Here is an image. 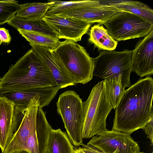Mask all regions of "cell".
I'll return each mask as SVG.
<instances>
[{"label":"cell","mask_w":153,"mask_h":153,"mask_svg":"<svg viewBox=\"0 0 153 153\" xmlns=\"http://www.w3.org/2000/svg\"><path fill=\"white\" fill-rule=\"evenodd\" d=\"M153 79L149 76L125 90L115 108L112 130L131 134L153 117Z\"/></svg>","instance_id":"obj_1"},{"label":"cell","mask_w":153,"mask_h":153,"mask_svg":"<svg viewBox=\"0 0 153 153\" xmlns=\"http://www.w3.org/2000/svg\"><path fill=\"white\" fill-rule=\"evenodd\" d=\"M57 85L42 59L32 48L9 67L0 81V92L28 90Z\"/></svg>","instance_id":"obj_2"},{"label":"cell","mask_w":153,"mask_h":153,"mask_svg":"<svg viewBox=\"0 0 153 153\" xmlns=\"http://www.w3.org/2000/svg\"><path fill=\"white\" fill-rule=\"evenodd\" d=\"M67 73L76 83L85 84L93 78L94 63L85 48L76 42L66 40L53 50Z\"/></svg>","instance_id":"obj_3"},{"label":"cell","mask_w":153,"mask_h":153,"mask_svg":"<svg viewBox=\"0 0 153 153\" xmlns=\"http://www.w3.org/2000/svg\"><path fill=\"white\" fill-rule=\"evenodd\" d=\"M83 139L108 130L106 120L113 108L106 97L103 80L93 87L88 98L83 102Z\"/></svg>","instance_id":"obj_4"},{"label":"cell","mask_w":153,"mask_h":153,"mask_svg":"<svg viewBox=\"0 0 153 153\" xmlns=\"http://www.w3.org/2000/svg\"><path fill=\"white\" fill-rule=\"evenodd\" d=\"M56 105L57 113L62 117L71 141L76 147L81 146L84 124L82 99L74 91H68L59 95Z\"/></svg>","instance_id":"obj_5"},{"label":"cell","mask_w":153,"mask_h":153,"mask_svg":"<svg viewBox=\"0 0 153 153\" xmlns=\"http://www.w3.org/2000/svg\"><path fill=\"white\" fill-rule=\"evenodd\" d=\"M132 51H104L93 58V76L102 79L121 75L122 83L125 87L131 85L130 76L132 71Z\"/></svg>","instance_id":"obj_6"},{"label":"cell","mask_w":153,"mask_h":153,"mask_svg":"<svg viewBox=\"0 0 153 153\" xmlns=\"http://www.w3.org/2000/svg\"><path fill=\"white\" fill-rule=\"evenodd\" d=\"M117 41L145 37L153 30V24L133 14L120 11L101 25Z\"/></svg>","instance_id":"obj_7"},{"label":"cell","mask_w":153,"mask_h":153,"mask_svg":"<svg viewBox=\"0 0 153 153\" xmlns=\"http://www.w3.org/2000/svg\"><path fill=\"white\" fill-rule=\"evenodd\" d=\"M97 148L104 153H138L140 147L130 134L108 130L93 137L87 144Z\"/></svg>","instance_id":"obj_8"},{"label":"cell","mask_w":153,"mask_h":153,"mask_svg":"<svg viewBox=\"0 0 153 153\" xmlns=\"http://www.w3.org/2000/svg\"><path fill=\"white\" fill-rule=\"evenodd\" d=\"M39 97L31 99L23 112L19 127L2 153H22L28 138L36 127V117Z\"/></svg>","instance_id":"obj_9"},{"label":"cell","mask_w":153,"mask_h":153,"mask_svg":"<svg viewBox=\"0 0 153 153\" xmlns=\"http://www.w3.org/2000/svg\"><path fill=\"white\" fill-rule=\"evenodd\" d=\"M59 39L75 42L81 40L93 23L79 19L56 15L45 16L42 19Z\"/></svg>","instance_id":"obj_10"},{"label":"cell","mask_w":153,"mask_h":153,"mask_svg":"<svg viewBox=\"0 0 153 153\" xmlns=\"http://www.w3.org/2000/svg\"><path fill=\"white\" fill-rule=\"evenodd\" d=\"M23 115L14 103L0 96V148L2 152L17 130Z\"/></svg>","instance_id":"obj_11"},{"label":"cell","mask_w":153,"mask_h":153,"mask_svg":"<svg viewBox=\"0 0 153 153\" xmlns=\"http://www.w3.org/2000/svg\"><path fill=\"white\" fill-rule=\"evenodd\" d=\"M120 11L108 4L99 0H89L84 7L56 15L79 19L93 23L101 24Z\"/></svg>","instance_id":"obj_12"},{"label":"cell","mask_w":153,"mask_h":153,"mask_svg":"<svg viewBox=\"0 0 153 153\" xmlns=\"http://www.w3.org/2000/svg\"><path fill=\"white\" fill-rule=\"evenodd\" d=\"M132 71L142 77L153 74V30L137 44L132 51Z\"/></svg>","instance_id":"obj_13"},{"label":"cell","mask_w":153,"mask_h":153,"mask_svg":"<svg viewBox=\"0 0 153 153\" xmlns=\"http://www.w3.org/2000/svg\"><path fill=\"white\" fill-rule=\"evenodd\" d=\"M60 89L57 86L38 88L24 91L0 92V96L13 102L16 107L21 108H26L31 99L39 97V106L42 108L48 105Z\"/></svg>","instance_id":"obj_14"},{"label":"cell","mask_w":153,"mask_h":153,"mask_svg":"<svg viewBox=\"0 0 153 153\" xmlns=\"http://www.w3.org/2000/svg\"><path fill=\"white\" fill-rule=\"evenodd\" d=\"M52 128L42 108L39 106L36 128L29 137L26 147L22 153H47L48 143Z\"/></svg>","instance_id":"obj_15"},{"label":"cell","mask_w":153,"mask_h":153,"mask_svg":"<svg viewBox=\"0 0 153 153\" xmlns=\"http://www.w3.org/2000/svg\"><path fill=\"white\" fill-rule=\"evenodd\" d=\"M32 48L43 60L56 84L60 89L76 85L54 55L53 50L38 45H31Z\"/></svg>","instance_id":"obj_16"},{"label":"cell","mask_w":153,"mask_h":153,"mask_svg":"<svg viewBox=\"0 0 153 153\" xmlns=\"http://www.w3.org/2000/svg\"><path fill=\"white\" fill-rule=\"evenodd\" d=\"M16 29L32 32L56 39H59L46 22L42 19L36 20H24L14 15L7 23Z\"/></svg>","instance_id":"obj_17"},{"label":"cell","mask_w":153,"mask_h":153,"mask_svg":"<svg viewBox=\"0 0 153 153\" xmlns=\"http://www.w3.org/2000/svg\"><path fill=\"white\" fill-rule=\"evenodd\" d=\"M74 147L66 133L60 128L51 130L47 153H74Z\"/></svg>","instance_id":"obj_18"},{"label":"cell","mask_w":153,"mask_h":153,"mask_svg":"<svg viewBox=\"0 0 153 153\" xmlns=\"http://www.w3.org/2000/svg\"><path fill=\"white\" fill-rule=\"evenodd\" d=\"M108 4L117 9L120 11L133 14L153 24V10L141 2L132 1H120Z\"/></svg>","instance_id":"obj_19"},{"label":"cell","mask_w":153,"mask_h":153,"mask_svg":"<svg viewBox=\"0 0 153 153\" xmlns=\"http://www.w3.org/2000/svg\"><path fill=\"white\" fill-rule=\"evenodd\" d=\"M89 36V41L100 49L112 51L117 47V42L114 39L107 29L100 24L95 25L91 27Z\"/></svg>","instance_id":"obj_20"},{"label":"cell","mask_w":153,"mask_h":153,"mask_svg":"<svg viewBox=\"0 0 153 153\" xmlns=\"http://www.w3.org/2000/svg\"><path fill=\"white\" fill-rule=\"evenodd\" d=\"M120 74L108 77L103 80L106 97L111 106L114 109L117 107L125 90Z\"/></svg>","instance_id":"obj_21"},{"label":"cell","mask_w":153,"mask_h":153,"mask_svg":"<svg viewBox=\"0 0 153 153\" xmlns=\"http://www.w3.org/2000/svg\"><path fill=\"white\" fill-rule=\"evenodd\" d=\"M51 4L50 2H33L22 4L16 16L22 19L28 20H40L45 15Z\"/></svg>","instance_id":"obj_22"},{"label":"cell","mask_w":153,"mask_h":153,"mask_svg":"<svg viewBox=\"0 0 153 153\" xmlns=\"http://www.w3.org/2000/svg\"><path fill=\"white\" fill-rule=\"evenodd\" d=\"M17 30L29 42L30 46H40L54 50L58 47L60 42L59 39H54L37 33L21 29Z\"/></svg>","instance_id":"obj_23"},{"label":"cell","mask_w":153,"mask_h":153,"mask_svg":"<svg viewBox=\"0 0 153 153\" xmlns=\"http://www.w3.org/2000/svg\"><path fill=\"white\" fill-rule=\"evenodd\" d=\"M21 5L15 0H0V25L7 23L19 11Z\"/></svg>","instance_id":"obj_24"},{"label":"cell","mask_w":153,"mask_h":153,"mask_svg":"<svg viewBox=\"0 0 153 153\" xmlns=\"http://www.w3.org/2000/svg\"><path fill=\"white\" fill-rule=\"evenodd\" d=\"M147 136V137L149 138L152 145L153 142V117L142 128Z\"/></svg>","instance_id":"obj_25"},{"label":"cell","mask_w":153,"mask_h":153,"mask_svg":"<svg viewBox=\"0 0 153 153\" xmlns=\"http://www.w3.org/2000/svg\"><path fill=\"white\" fill-rule=\"evenodd\" d=\"M11 40L8 30L4 27H0V45L3 43H9Z\"/></svg>","instance_id":"obj_26"},{"label":"cell","mask_w":153,"mask_h":153,"mask_svg":"<svg viewBox=\"0 0 153 153\" xmlns=\"http://www.w3.org/2000/svg\"><path fill=\"white\" fill-rule=\"evenodd\" d=\"M81 146L88 153H104L98 148L91 145H86L82 143Z\"/></svg>","instance_id":"obj_27"},{"label":"cell","mask_w":153,"mask_h":153,"mask_svg":"<svg viewBox=\"0 0 153 153\" xmlns=\"http://www.w3.org/2000/svg\"><path fill=\"white\" fill-rule=\"evenodd\" d=\"M146 153L144 152H139V153Z\"/></svg>","instance_id":"obj_28"},{"label":"cell","mask_w":153,"mask_h":153,"mask_svg":"<svg viewBox=\"0 0 153 153\" xmlns=\"http://www.w3.org/2000/svg\"><path fill=\"white\" fill-rule=\"evenodd\" d=\"M1 78L0 77V81L1 80Z\"/></svg>","instance_id":"obj_29"},{"label":"cell","mask_w":153,"mask_h":153,"mask_svg":"<svg viewBox=\"0 0 153 153\" xmlns=\"http://www.w3.org/2000/svg\"><path fill=\"white\" fill-rule=\"evenodd\" d=\"M152 153H153V152H152Z\"/></svg>","instance_id":"obj_30"}]
</instances>
